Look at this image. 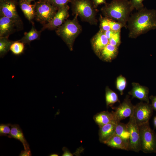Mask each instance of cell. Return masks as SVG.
I'll return each mask as SVG.
<instances>
[{
    "label": "cell",
    "mask_w": 156,
    "mask_h": 156,
    "mask_svg": "<svg viewBox=\"0 0 156 156\" xmlns=\"http://www.w3.org/2000/svg\"><path fill=\"white\" fill-rule=\"evenodd\" d=\"M109 43V40L104 32L101 30L94 36L91 40L92 49L97 55Z\"/></svg>",
    "instance_id": "5bb4252c"
},
{
    "label": "cell",
    "mask_w": 156,
    "mask_h": 156,
    "mask_svg": "<svg viewBox=\"0 0 156 156\" xmlns=\"http://www.w3.org/2000/svg\"><path fill=\"white\" fill-rule=\"evenodd\" d=\"M134 105L131 103L130 96H126L123 102L115 108V111L112 112L117 122L120 121L133 115Z\"/></svg>",
    "instance_id": "30bf717a"
},
{
    "label": "cell",
    "mask_w": 156,
    "mask_h": 156,
    "mask_svg": "<svg viewBox=\"0 0 156 156\" xmlns=\"http://www.w3.org/2000/svg\"><path fill=\"white\" fill-rule=\"evenodd\" d=\"M71 0H47L51 5L56 7L58 10L64 7L70 2Z\"/></svg>",
    "instance_id": "83f0119b"
},
{
    "label": "cell",
    "mask_w": 156,
    "mask_h": 156,
    "mask_svg": "<svg viewBox=\"0 0 156 156\" xmlns=\"http://www.w3.org/2000/svg\"><path fill=\"white\" fill-rule=\"evenodd\" d=\"M42 30L37 31L34 26L28 32L25 33L24 36L19 40L24 44H30V42L35 40L40 39L41 33Z\"/></svg>",
    "instance_id": "44dd1931"
},
{
    "label": "cell",
    "mask_w": 156,
    "mask_h": 156,
    "mask_svg": "<svg viewBox=\"0 0 156 156\" xmlns=\"http://www.w3.org/2000/svg\"><path fill=\"white\" fill-rule=\"evenodd\" d=\"M130 132L128 142L129 151L139 152L141 151L138 126L133 116L129 117L127 124Z\"/></svg>",
    "instance_id": "ba28073f"
},
{
    "label": "cell",
    "mask_w": 156,
    "mask_h": 156,
    "mask_svg": "<svg viewBox=\"0 0 156 156\" xmlns=\"http://www.w3.org/2000/svg\"><path fill=\"white\" fill-rule=\"evenodd\" d=\"M10 124H1L0 125V135L8 136L10 133L11 131Z\"/></svg>",
    "instance_id": "f1b7e54d"
},
{
    "label": "cell",
    "mask_w": 156,
    "mask_h": 156,
    "mask_svg": "<svg viewBox=\"0 0 156 156\" xmlns=\"http://www.w3.org/2000/svg\"><path fill=\"white\" fill-rule=\"evenodd\" d=\"M131 85L132 88L128 92L129 94L131 95L132 98H136L141 101L148 103V88L137 82H132Z\"/></svg>",
    "instance_id": "4fadbf2b"
},
{
    "label": "cell",
    "mask_w": 156,
    "mask_h": 156,
    "mask_svg": "<svg viewBox=\"0 0 156 156\" xmlns=\"http://www.w3.org/2000/svg\"><path fill=\"white\" fill-rule=\"evenodd\" d=\"M100 30L103 32L111 30L108 18H102L100 21Z\"/></svg>",
    "instance_id": "4dcf8cb0"
},
{
    "label": "cell",
    "mask_w": 156,
    "mask_h": 156,
    "mask_svg": "<svg viewBox=\"0 0 156 156\" xmlns=\"http://www.w3.org/2000/svg\"><path fill=\"white\" fill-rule=\"evenodd\" d=\"M35 18L44 25L49 23L54 16L58 9L47 0H40L36 2Z\"/></svg>",
    "instance_id": "8992f818"
},
{
    "label": "cell",
    "mask_w": 156,
    "mask_h": 156,
    "mask_svg": "<svg viewBox=\"0 0 156 156\" xmlns=\"http://www.w3.org/2000/svg\"><path fill=\"white\" fill-rule=\"evenodd\" d=\"M17 0L0 1V14L11 19L19 27L22 22L17 11Z\"/></svg>",
    "instance_id": "52a82bcc"
},
{
    "label": "cell",
    "mask_w": 156,
    "mask_h": 156,
    "mask_svg": "<svg viewBox=\"0 0 156 156\" xmlns=\"http://www.w3.org/2000/svg\"><path fill=\"white\" fill-rule=\"evenodd\" d=\"M127 85V80L125 77L120 75L116 78V88L119 92L121 95L123 94V91L126 88Z\"/></svg>",
    "instance_id": "484cf974"
},
{
    "label": "cell",
    "mask_w": 156,
    "mask_h": 156,
    "mask_svg": "<svg viewBox=\"0 0 156 156\" xmlns=\"http://www.w3.org/2000/svg\"><path fill=\"white\" fill-rule=\"evenodd\" d=\"M144 0H131L130 3L133 9L135 8L139 10L143 7L142 1Z\"/></svg>",
    "instance_id": "1f68e13d"
},
{
    "label": "cell",
    "mask_w": 156,
    "mask_h": 156,
    "mask_svg": "<svg viewBox=\"0 0 156 156\" xmlns=\"http://www.w3.org/2000/svg\"><path fill=\"white\" fill-rule=\"evenodd\" d=\"M72 20H67L56 29L57 34L65 42L70 50L73 49L74 41L81 30L77 20L78 15Z\"/></svg>",
    "instance_id": "3957f363"
},
{
    "label": "cell",
    "mask_w": 156,
    "mask_h": 156,
    "mask_svg": "<svg viewBox=\"0 0 156 156\" xmlns=\"http://www.w3.org/2000/svg\"><path fill=\"white\" fill-rule=\"evenodd\" d=\"M115 134L118 135L128 143L130 132L127 124L122 123L120 121L117 122Z\"/></svg>",
    "instance_id": "7402d4cb"
},
{
    "label": "cell",
    "mask_w": 156,
    "mask_h": 156,
    "mask_svg": "<svg viewBox=\"0 0 156 156\" xmlns=\"http://www.w3.org/2000/svg\"><path fill=\"white\" fill-rule=\"evenodd\" d=\"M108 20L111 29L115 32L120 31L122 27H125L123 25L119 22H116L109 19Z\"/></svg>",
    "instance_id": "f546056e"
},
{
    "label": "cell",
    "mask_w": 156,
    "mask_h": 156,
    "mask_svg": "<svg viewBox=\"0 0 156 156\" xmlns=\"http://www.w3.org/2000/svg\"><path fill=\"white\" fill-rule=\"evenodd\" d=\"M29 2H31L32 1L34 0H27Z\"/></svg>",
    "instance_id": "ab89813d"
},
{
    "label": "cell",
    "mask_w": 156,
    "mask_h": 156,
    "mask_svg": "<svg viewBox=\"0 0 156 156\" xmlns=\"http://www.w3.org/2000/svg\"><path fill=\"white\" fill-rule=\"evenodd\" d=\"M104 144L113 148L129 151L128 143L122 138L115 134Z\"/></svg>",
    "instance_id": "ffe728a7"
},
{
    "label": "cell",
    "mask_w": 156,
    "mask_h": 156,
    "mask_svg": "<svg viewBox=\"0 0 156 156\" xmlns=\"http://www.w3.org/2000/svg\"><path fill=\"white\" fill-rule=\"evenodd\" d=\"M138 126L141 151L145 153L156 151V138L148 122Z\"/></svg>",
    "instance_id": "5b68a950"
},
{
    "label": "cell",
    "mask_w": 156,
    "mask_h": 156,
    "mask_svg": "<svg viewBox=\"0 0 156 156\" xmlns=\"http://www.w3.org/2000/svg\"><path fill=\"white\" fill-rule=\"evenodd\" d=\"M10 138H13L20 141L23 144L24 150L30 149L29 145L25 138L22 131L17 124L11 125V131L8 136Z\"/></svg>",
    "instance_id": "e0dca14e"
},
{
    "label": "cell",
    "mask_w": 156,
    "mask_h": 156,
    "mask_svg": "<svg viewBox=\"0 0 156 156\" xmlns=\"http://www.w3.org/2000/svg\"><path fill=\"white\" fill-rule=\"evenodd\" d=\"M151 99L152 101V106L153 108L156 110V96L151 97Z\"/></svg>",
    "instance_id": "8d00e7d4"
},
{
    "label": "cell",
    "mask_w": 156,
    "mask_h": 156,
    "mask_svg": "<svg viewBox=\"0 0 156 156\" xmlns=\"http://www.w3.org/2000/svg\"><path fill=\"white\" fill-rule=\"evenodd\" d=\"M27 0H20L19 6L26 18L30 22L35 18V4H31Z\"/></svg>",
    "instance_id": "ac0fdd59"
},
{
    "label": "cell",
    "mask_w": 156,
    "mask_h": 156,
    "mask_svg": "<svg viewBox=\"0 0 156 156\" xmlns=\"http://www.w3.org/2000/svg\"><path fill=\"white\" fill-rule=\"evenodd\" d=\"M49 155L50 156H58V155L56 153L52 154L50 155Z\"/></svg>",
    "instance_id": "f35d334b"
},
{
    "label": "cell",
    "mask_w": 156,
    "mask_h": 156,
    "mask_svg": "<svg viewBox=\"0 0 156 156\" xmlns=\"http://www.w3.org/2000/svg\"><path fill=\"white\" fill-rule=\"evenodd\" d=\"M72 11L81 18L92 24H96V9L92 0H71Z\"/></svg>",
    "instance_id": "277c9868"
},
{
    "label": "cell",
    "mask_w": 156,
    "mask_h": 156,
    "mask_svg": "<svg viewBox=\"0 0 156 156\" xmlns=\"http://www.w3.org/2000/svg\"><path fill=\"white\" fill-rule=\"evenodd\" d=\"M152 112L148 103L142 101L134 105L133 116L138 126L148 122Z\"/></svg>",
    "instance_id": "9c48e42d"
},
{
    "label": "cell",
    "mask_w": 156,
    "mask_h": 156,
    "mask_svg": "<svg viewBox=\"0 0 156 156\" xmlns=\"http://www.w3.org/2000/svg\"><path fill=\"white\" fill-rule=\"evenodd\" d=\"M25 44L19 40L14 41L10 46V50L15 55H21L24 51Z\"/></svg>",
    "instance_id": "d4e9b609"
},
{
    "label": "cell",
    "mask_w": 156,
    "mask_h": 156,
    "mask_svg": "<svg viewBox=\"0 0 156 156\" xmlns=\"http://www.w3.org/2000/svg\"><path fill=\"white\" fill-rule=\"evenodd\" d=\"M5 0H0V1H4Z\"/></svg>",
    "instance_id": "60d3db41"
},
{
    "label": "cell",
    "mask_w": 156,
    "mask_h": 156,
    "mask_svg": "<svg viewBox=\"0 0 156 156\" xmlns=\"http://www.w3.org/2000/svg\"><path fill=\"white\" fill-rule=\"evenodd\" d=\"M104 32L107 38L109 40L112 37L116 32L111 29Z\"/></svg>",
    "instance_id": "e575fe53"
},
{
    "label": "cell",
    "mask_w": 156,
    "mask_h": 156,
    "mask_svg": "<svg viewBox=\"0 0 156 156\" xmlns=\"http://www.w3.org/2000/svg\"><path fill=\"white\" fill-rule=\"evenodd\" d=\"M118 52V47L109 43L101 50L97 56L101 60L110 62L116 57Z\"/></svg>",
    "instance_id": "2e32d148"
},
{
    "label": "cell",
    "mask_w": 156,
    "mask_h": 156,
    "mask_svg": "<svg viewBox=\"0 0 156 156\" xmlns=\"http://www.w3.org/2000/svg\"><path fill=\"white\" fill-rule=\"evenodd\" d=\"M69 8V6L67 5L58 9L51 20L48 23L43 25L42 30V31L46 29L50 30L56 29L61 26L68 16Z\"/></svg>",
    "instance_id": "8fae6325"
},
{
    "label": "cell",
    "mask_w": 156,
    "mask_h": 156,
    "mask_svg": "<svg viewBox=\"0 0 156 156\" xmlns=\"http://www.w3.org/2000/svg\"><path fill=\"white\" fill-rule=\"evenodd\" d=\"M128 22L129 37L136 38L156 29V10L142 8L132 15Z\"/></svg>",
    "instance_id": "6da1fadb"
},
{
    "label": "cell",
    "mask_w": 156,
    "mask_h": 156,
    "mask_svg": "<svg viewBox=\"0 0 156 156\" xmlns=\"http://www.w3.org/2000/svg\"><path fill=\"white\" fill-rule=\"evenodd\" d=\"M63 153L62 156H72L73 155L68 150L66 147H64L62 148Z\"/></svg>",
    "instance_id": "d590c367"
},
{
    "label": "cell",
    "mask_w": 156,
    "mask_h": 156,
    "mask_svg": "<svg viewBox=\"0 0 156 156\" xmlns=\"http://www.w3.org/2000/svg\"><path fill=\"white\" fill-rule=\"evenodd\" d=\"M117 122L113 121L99 127V138L101 142L104 144L115 134Z\"/></svg>",
    "instance_id": "9a60e30c"
},
{
    "label": "cell",
    "mask_w": 156,
    "mask_h": 156,
    "mask_svg": "<svg viewBox=\"0 0 156 156\" xmlns=\"http://www.w3.org/2000/svg\"><path fill=\"white\" fill-rule=\"evenodd\" d=\"M14 41L8 38L0 37V57H3L10 50V46Z\"/></svg>",
    "instance_id": "cb8c5ba5"
},
{
    "label": "cell",
    "mask_w": 156,
    "mask_h": 156,
    "mask_svg": "<svg viewBox=\"0 0 156 156\" xmlns=\"http://www.w3.org/2000/svg\"><path fill=\"white\" fill-rule=\"evenodd\" d=\"M95 7L96 8L98 5L101 4H106L105 0H92Z\"/></svg>",
    "instance_id": "836d02e7"
},
{
    "label": "cell",
    "mask_w": 156,
    "mask_h": 156,
    "mask_svg": "<svg viewBox=\"0 0 156 156\" xmlns=\"http://www.w3.org/2000/svg\"><path fill=\"white\" fill-rule=\"evenodd\" d=\"M18 27L11 19L0 14V37L8 38Z\"/></svg>",
    "instance_id": "7c38bea8"
},
{
    "label": "cell",
    "mask_w": 156,
    "mask_h": 156,
    "mask_svg": "<svg viewBox=\"0 0 156 156\" xmlns=\"http://www.w3.org/2000/svg\"><path fill=\"white\" fill-rule=\"evenodd\" d=\"M31 155V151L30 149H27L22 151L19 156H30Z\"/></svg>",
    "instance_id": "d6a6232c"
},
{
    "label": "cell",
    "mask_w": 156,
    "mask_h": 156,
    "mask_svg": "<svg viewBox=\"0 0 156 156\" xmlns=\"http://www.w3.org/2000/svg\"><path fill=\"white\" fill-rule=\"evenodd\" d=\"M133 10L130 2L127 0H114L106 3L101 10L105 16L117 21L126 27Z\"/></svg>",
    "instance_id": "7a4b0ae2"
},
{
    "label": "cell",
    "mask_w": 156,
    "mask_h": 156,
    "mask_svg": "<svg viewBox=\"0 0 156 156\" xmlns=\"http://www.w3.org/2000/svg\"><path fill=\"white\" fill-rule=\"evenodd\" d=\"M154 123L155 126L156 127V116L154 118Z\"/></svg>",
    "instance_id": "74e56055"
},
{
    "label": "cell",
    "mask_w": 156,
    "mask_h": 156,
    "mask_svg": "<svg viewBox=\"0 0 156 156\" xmlns=\"http://www.w3.org/2000/svg\"><path fill=\"white\" fill-rule=\"evenodd\" d=\"M120 31L116 32L112 37L109 40V44L117 47L119 46L121 42Z\"/></svg>",
    "instance_id": "4316f807"
},
{
    "label": "cell",
    "mask_w": 156,
    "mask_h": 156,
    "mask_svg": "<svg viewBox=\"0 0 156 156\" xmlns=\"http://www.w3.org/2000/svg\"><path fill=\"white\" fill-rule=\"evenodd\" d=\"M93 119L99 127L110 122L116 121L112 112L108 111H103L96 114L94 116Z\"/></svg>",
    "instance_id": "d6986e66"
},
{
    "label": "cell",
    "mask_w": 156,
    "mask_h": 156,
    "mask_svg": "<svg viewBox=\"0 0 156 156\" xmlns=\"http://www.w3.org/2000/svg\"><path fill=\"white\" fill-rule=\"evenodd\" d=\"M105 99L107 107L113 105L117 102H120L117 94L108 86L105 89Z\"/></svg>",
    "instance_id": "603a6c76"
}]
</instances>
